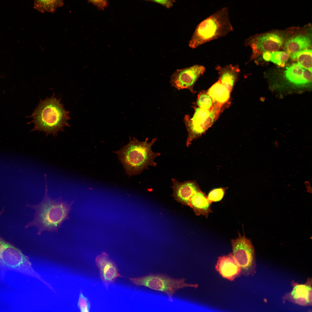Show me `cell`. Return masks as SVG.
Returning a JSON list of instances; mask_svg holds the SVG:
<instances>
[{"label":"cell","instance_id":"obj_1","mask_svg":"<svg viewBox=\"0 0 312 312\" xmlns=\"http://www.w3.org/2000/svg\"><path fill=\"white\" fill-rule=\"evenodd\" d=\"M44 176L46 180V175ZM46 181L45 195L42 200L36 205H26L34 209L35 212L34 219L28 222L25 228L36 227L38 235L45 231L58 233L63 222L69 219L68 215L73 202L69 203L67 201L63 200L61 197L55 199L51 198L48 194L46 180Z\"/></svg>","mask_w":312,"mask_h":312},{"label":"cell","instance_id":"obj_2","mask_svg":"<svg viewBox=\"0 0 312 312\" xmlns=\"http://www.w3.org/2000/svg\"><path fill=\"white\" fill-rule=\"evenodd\" d=\"M54 96L41 100L30 116L32 120L29 123L34 125L32 131H42L47 135L55 136L59 132L63 131L65 127L70 126L68 122L70 118L69 112L64 108L61 99Z\"/></svg>","mask_w":312,"mask_h":312},{"label":"cell","instance_id":"obj_3","mask_svg":"<svg viewBox=\"0 0 312 312\" xmlns=\"http://www.w3.org/2000/svg\"><path fill=\"white\" fill-rule=\"evenodd\" d=\"M129 140L127 144L114 152L127 174L129 176L137 174L148 169L149 166L156 167L157 164L154 160L161 154L153 152L151 147L157 138H154L149 142L148 141V138L142 142L135 138L132 140L130 137Z\"/></svg>","mask_w":312,"mask_h":312},{"label":"cell","instance_id":"obj_4","mask_svg":"<svg viewBox=\"0 0 312 312\" xmlns=\"http://www.w3.org/2000/svg\"><path fill=\"white\" fill-rule=\"evenodd\" d=\"M233 31L228 7L223 8L202 21L196 26L189 46L195 49L205 43L223 37Z\"/></svg>","mask_w":312,"mask_h":312},{"label":"cell","instance_id":"obj_5","mask_svg":"<svg viewBox=\"0 0 312 312\" xmlns=\"http://www.w3.org/2000/svg\"><path fill=\"white\" fill-rule=\"evenodd\" d=\"M0 212V217L3 213ZM12 271L25 275L41 278L31 267L27 256L11 243L0 236V273L1 278L3 279L6 273Z\"/></svg>","mask_w":312,"mask_h":312},{"label":"cell","instance_id":"obj_6","mask_svg":"<svg viewBox=\"0 0 312 312\" xmlns=\"http://www.w3.org/2000/svg\"><path fill=\"white\" fill-rule=\"evenodd\" d=\"M129 278L133 284L137 286H143L166 294L172 301L174 294L179 289L188 287L196 288L198 286L197 284L186 283L184 278L175 279L161 274H150L141 277Z\"/></svg>","mask_w":312,"mask_h":312},{"label":"cell","instance_id":"obj_7","mask_svg":"<svg viewBox=\"0 0 312 312\" xmlns=\"http://www.w3.org/2000/svg\"><path fill=\"white\" fill-rule=\"evenodd\" d=\"M221 107L214 104L210 109L197 107L194 109L192 117L185 115L184 120L188 131L187 146L189 147L193 140L200 136L211 126L218 116Z\"/></svg>","mask_w":312,"mask_h":312},{"label":"cell","instance_id":"obj_8","mask_svg":"<svg viewBox=\"0 0 312 312\" xmlns=\"http://www.w3.org/2000/svg\"><path fill=\"white\" fill-rule=\"evenodd\" d=\"M283 43V39L280 35L269 33L250 38L245 41V44L252 49V60L265 52L277 51Z\"/></svg>","mask_w":312,"mask_h":312},{"label":"cell","instance_id":"obj_9","mask_svg":"<svg viewBox=\"0 0 312 312\" xmlns=\"http://www.w3.org/2000/svg\"><path fill=\"white\" fill-rule=\"evenodd\" d=\"M231 244L234 259L240 266L242 273H245L253 263L255 252L252 242L239 233L237 238L231 240Z\"/></svg>","mask_w":312,"mask_h":312},{"label":"cell","instance_id":"obj_10","mask_svg":"<svg viewBox=\"0 0 312 312\" xmlns=\"http://www.w3.org/2000/svg\"><path fill=\"white\" fill-rule=\"evenodd\" d=\"M205 70V66L198 64L177 69L170 77L171 86L179 90L188 89L194 93L193 90L194 84Z\"/></svg>","mask_w":312,"mask_h":312},{"label":"cell","instance_id":"obj_11","mask_svg":"<svg viewBox=\"0 0 312 312\" xmlns=\"http://www.w3.org/2000/svg\"><path fill=\"white\" fill-rule=\"evenodd\" d=\"M95 263L99 270L100 277L107 289L118 277L121 276L116 264L106 253H103L98 256L95 259Z\"/></svg>","mask_w":312,"mask_h":312},{"label":"cell","instance_id":"obj_12","mask_svg":"<svg viewBox=\"0 0 312 312\" xmlns=\"http://www.w3.org/2000/svg\"><path fill=\"white\" fill-rule=\"evenodd\" d=\"M215 268L223 277L230 281H233L242 273L241 268L232 253L219 257Z\"/></svg>","mask_w":312,"mask_h":312},{"label":"cell","instance_id":"obj_13","mask_svg":"<svg viewBox=\"0 0 312 312\" xmlns=\"http://www.w3.org/2000/svg\"><path fill=\"white\" fill-rule=\"evenodd\" d=\"M173 196L179 203L188 206V201L195 193L200 191L198 186L194 181L179 182L175 179H172Z\"/></svg>","mask_w":312,"mask_h":312},{"label":"cell","instance_id":"obj_14","mask_svg":"<svg viewBox=\"0 0 312 312\" xmlns=\"http://www.w3.org/2000/svg\"><path fill=\"white\" fill-rule=\"evenodd\" d=\"M285 73L287 79L294 85L305 86L311 82L312 73L298 63L287 67Z\"/></svg>","mask_w":312,"mask_h":312},{"label":"cell","instance_id":"obj_15","mask_svg":"<svg viewBox=\"0 0 312 312\" xmlns=\"http://www.w3.org/2000/svg\"><path fill=\"white\" fill-rule=\"evenodd\" d=\"M215 69L219 75V80L231 91L240 73L239 65L231 64L222 67L218 65Z\"/></svg>","mask_w":312,"mask_h":312},{"label":"cell","instance_id":"obj_16","mask_svg":"<svg viewBox=\"0 0 312 312\" xmlns=\"http://www.w3.org/2000/svg\"><path fill=\"white\" fill-rule=\"evenodd\" d=\"M211 203L207 196L201 190L194 194L188 201V206L191 207L196 215H202L207 218L212 212Z\"/></svg>","mask_w":312,"mask_h":312},{"label":"cell","instance_id":"obj_17","mask_svg":"<svg viewBox=\"0 0 312 312\" xmlns=\"http://www.w3.org/2000/svg\"><path fill=\"white\" fill-rule=\"evenodd\" d=\"M231 90L218 80L207 91L214 104L220 106L229 100Z\"/></svg>","mask_w":312,"mask_h":312},{"label":"cell","instance_id":"obj_18","mask_svg":"<svg viewBox=\"0 0 312 312\" xmlns=\"http://www.w3.org/2000/svg\"><path fill=\"white\" fill-rule=\"evenodd\" d=\"M311 44V40L307 35L300 34L293 37L285 43V48L291 57L301 51L307 49Z\"/></svg>","mask_w":312,"mask_h":312},{"label":"cell","instance_id":"obj_19","mask_svg":"<svg viewBox=\"0 0 312 312\" xmlns=\"http://www.w3.org/2000/svg\"><path fill=\"white\" fill-rule=\"evenodd\" d=\"M291 295L296 302L301 305L312 302V288L306 285L298 284L294 287Z\"/></svg>","mask_w":312,"mask_h":312},{"label":"cell","instance_id":"obj_20","mask_svg":"<svg viewBox=\"0 0 312 312\" xmlns=\"http://www.w3.org/2000/svg\"><path fill=\"white\" fill-rule=\"evenodd\" d=\"M64 0H34V8L38 12L53 13L63 6Z\"/></svg>","mask_w":312,"mask_h":312},{"label":"cell","instance_id":"obj_21","mask_svg":"<svg viewBox=\"0 0 312 312\" xmlns=\"http://www.w3.org/2000/svg\"><path fill=\"white\" fill-rule=\"evenodd\" d=\"M289 56L288 53L284 51L266 52L263 54L264 60L271 61L280 67L284 66L289 59Z\"/></svg>","mask_w":312,"mask_h":312},{"label":"cell","instance_id":"obj_22","mask_svg":"<svg viewBox=\"0 0 312 312\" xmlns=\"http://www.w3.org/2000/svg\"><path fill=\"white\" fill-rule=\"evenodd\" d=\"M291 57L296 60L298 64L312 73V50L306 49L296 53Z\"/></svg>","mask_w":312,"mask_h":312},{"label":"cell","instance_id":"obj_23","mask_svg":"<svg viewBox=\"0 0 312 312\" xmlns=\"http://www.w3.org/2000/svg\"><path fill=\"white\" fill-rule=\"evenodd\" d=\"M196 105L202 109H210L213 107L214 104L212 99L207 92H203L198 95Z\"/></svg>","mask_w":312,"mask_h":312},{"label":"cell","instance_id":"obj_24","mask_svg":"<svg viewBox=\"0 0 312 312\" xmlns=\"http://www.w3.org/2000/svg\"><path fill=\"white\" fill-rule=\"evenodd\" d=\"M225 193V190L222 188L214 189L209 194L207 198L211 203L221 200L223 198Z\"/></svg>","mask_w":312,"mask_h":312},{"label":"cell","instance_id":"obj_25","mask_svg":"<svg viewBox=\"0 0 312 312\" xmlns=\"http://www.w3.org/2000/svg\"><path fill=\"white\" fill-rule=\"evenodd\" d=\"M78 307L80 311L89 312L90 308V304L88 299L80 292L77 304Z\"/></svg>","mask_w":312,"mask_h":312},{"label":"cell","instance_id":"obj_26","mask_svg":"<svg viewBox=\"0 0 312 312\" xmlns=\"http://www.w3.org/2000/svg\"><path fill=\"white\" fill-rule=\"evenodd\" d=\"M151 1L160 5L167 8H170L173 6L175 0H144Z\"/></svg>","mask_w":312,"mask_h":312},{"label":"cell","instance_id":"obj_27","mask_svg":"<svg viewBox=\"0 0 312 312\" xmlns=\"http://www.w3.org/2000/svg\"><path fill=\"white\" fill-rule=\"evenodd\" d=\"M99 9L104 10L108 5L107 0H88Z\"/></svg>","mask_w":312,"mask_h":312}]
</instances>
